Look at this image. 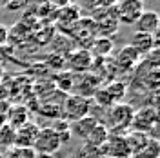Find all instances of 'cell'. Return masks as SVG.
<instances>
[{
	"mask_svg": "<svg viewBox=\"0 0 160 158\" xmlns=\"http://www.w3.org/2000/svg\"><path fill=\"white\" fill-rule=\"evenodd\" d=\"M133 113L135 109L131 107L129 104H115L113 107L108 109V118L104 122V126L108 127V131H113L120 136H124L128 133V129L131 127L133 122Z\"/></svg>",
	"mask_w": 160,
	"mask_h": 158,
	"instance_id": "1",
	"label": "cell"
},
{
	"mask_svg": "<svg viewBox=\"0 0 160 158\" xmlns=\"http://www.w3.org/2000/svg\"><path fill=\"white\" fill-rule=\"evenodd\" d=\"M157 126H158V113L155 107L146 106L133 113V122H131L133 131H138L149 136V133L157 131Z\"/></svg>",
	"mask_w": 160,
	"mask_h": 158,
	"instance_id": "2",
	"label": "cell"
},
{
	"mask_svg": "<svg viewBox=\"0 0 160 158\" xmlns=\"http://www.w3.org/2000/svg\"><path fill=\"white\" fill-rule=\"evenodd\" d=\"M62 111H64V118L68 122H77V120L89 115L91 98H84V96H78V95H69V96H66Z\"/></svg>",
	"mask_w": 160,
	"mask_h": 158,
	"instance_id": "3",
	"label": "cell"
},
{
	"mask_svg": "<svg viewBox=\"0 0 160 158\" xmlns=\"http://www.w3.org/2000/svg\"><path fill=\"white\" fill-rule=\"evenodd\" d=\"M62 147V142H60L58 135L53 131V127H40L38 136L35 140V153L37 155H55L58 149Z\"/></svg>",
	"mask_w": 160,
	"mask_h": 158,
	"instance_id": "4",
	"label": "cell"
},
{
	"mask_svg": "<svg viewBox=\"0 0 160 158\" xmlns=\"http://www.w3.org/2000/svg\"><path fill=\"white\" fill-rule=\"evenodd\" d=\"M111 9L115 11V17L118 22L122 24H135L138 17L144 11V4L138 2V0H124V2H118L117 6H111Z\"/></svg>",
	"mask_w": 160,
	"mask_h": 158,
	"instance_id": "5",
	"label": "cell"
},
{
	"mask_svg": "<svg viewBox=\"0 0 160 158\" xmlns=\"http://www.w3.org/2000/svg\"><path fill=\"white\" fill-rule=\"evenodd\" d=\"M102 156H109V158H131V153L128 149V144L124 136L120 135H109V138L106 140V144L100 147Z\"/></svg>",
	"mask_w": 160,
	"mask_h": 158,
	"instance_id": "6",
	"label": "cell"
},
{
	"mask_svg": "<svg viewBox=\"0 0 160 158\" xmlns=\"http://www.w3.org/2000/svg\"><path fill=\"white\" fill-rule=\"evenodd\" d=\"M158 26H160L158 13H157V11H151V9H144L142 15L138 17V20L135 22L137 33H144V35H151V37L157 35Z\"/></svg>",
	"mask_w": 160,
	"mask_h": 158,
	"instance_id": "7",
	"label": "cell"
},
{
	"mask_svg": "<svg viewBox=\"0 0 160 158\" xmlns=\"http://www.w3.org/2000/svg\"><path fill=\"white\" fill-rule=\"evenodd\" d=\"M38 131L40 127L35 122L24 124L22 127H18L15 131V146H18V147H33L35 140L38 136Z\"/></svg>",
	"mask_w": 160,
	"mask_h": 158,
	"instance_id": "8",
	"label": "cell"
},
{
	"mask_svg": "<svg viewBox=\"0 0 160 158\" xmlns=\"http://www.w3.org/2000/svg\"><path fill=\"white\" fill-rule=\"evenodd\" d=\"M68 64L75 73H86L93 66V55L88 49H77L75 53H69Z\"/></svg>",
	"mask_w": 160,
	"mask_h": 158,
	"instance_id": "9",
	"label": "cell"
},
{
	"mask_svg": "<svg viewBox=\"0 0 160 158\" xmlns=\"http://www.w3.org/2000/svg\"><path fill=\"white\" fill-rule=\"evenodd\" d=\"M98 124H100V120L97 118V116L88 115V116L77 120V122H71V124H69V131H71V135L75 133L77 136H80L82 140H86L88 136H89V133L97 127Z\"/></svg>",
	"mask_w": 160,
	"mask_h": 158,
	"instance_id": "10",
	"label": "cell"
},
{
	"mask_svg": "<svg viewBox=\"0 0 160 158\" xmlns=\"http://www.w3.org/2000/svg\"><path fill=\"white\" fill-rule=\"evenodd\" d=\"M133 49L137 51L138 55H149L151 51L157 47V38L151 35H144V33H135L131 37V44Z\"/></svg>",
	"mask_w": 160,
	"mask_h": 158,
	"instance_id": "11",
	"label": "cell"
},
{
	"mask_svg": "<svg viewBox=\"0 0 160 158\" xmlns=\"http://www.w3.org/2000/svg\"><path fill=\"white\" fill-rule=\"evenodd\" d=\"M149 138L151 136L144 135V133H138V131H128L124 135V140H126L128 149H129V153H131V158L135 156V155H138L140 151L148 146Z\"/></svg>",
	"mask_w": 160,
	"mask_h": 158,
	"instance_id": "12",
	"label": "cell"
},
{
	"mask_svg": "<svg viewBox=\"0 0 160 158\" xmlns=\"http://www.w3.org/2000/svg\"><path fill=\"white\" fill-rule=\"evenodd\" d=\"M6 116H8V126L17 131L18 127L29 122V111L24 106H15L9 113H6Z\"/></svg>",
	"mask_w": 160,
	"mask_h": 158,
	"instance_id": "13",
	"label": "cell"
},
{
	"mask_svg": "<svg viewBox=\"0 0 160 158\" xmlns=\"http://www.w3.org/2000/svg\"><path fill=\"white\" fill-rule=\"evenodd\" d=\"M138 58H140V55L133 49L131 46H124V47L118 51V55H117V66H118L122 71H128L138 62Z\"/></svg>",
	"mask_w": 160,
	"mask_h": 158,
	"instance_id": "14",
	"label": "cell"
},
{
	"mask_svg": "<svg viewBox=\"0 0 160 158\" xmlns=\"http://www.w3.org/2000/svg\"><path fill=\"white\" fill-rule=\"evenodd\" d=\"M108 138H109V131H108V127L100 122L98 126L89 133V136L84 140V142H86V144H91V146H95V147H102Z\"/></svg>",
	"mask_w": 160,
	"mask_h": 158,
	"instance_id": "15",
	"label": "cell"
},
{
	"mask_svg": "<svg viewBox=\"0 0 160 158\" xmlns=\"http://www.w3.org/2000/svg\"><path fill=\"white\" fill-rule=\"evenodd\" d=\"M102 89L108 93V96L111 98L113 104H120L124 100V96H126V93H128V87H126L124 82H111V84H108Z\"/></svg>",
	"mask_w": 160,
	"mask_h": 158,
	"instance_id": "16",
	"label": "cell"
},
{
	"mask_svg": "<svg viewBox=\"0 0 160 158\" xmlns=\"http://www.w3.org/2000/svg\"><path fill=\"white\" fill-rule=\"evenodd\" d=\"M111 49H113V40L109 37H102V38H93L91 42V55H97V57H106V55H109Z\"/></svg>",
	"mask_w": 160,
	"mask_h": 158,
	"instance_id": "17",
	"label": "cell"
},
{
	"mask_svg": "<svg viewBox=\"0 0 160 158\" xmlns=\"http://www.w3.org/2000/svg\"><path fill=\"white\" fill-rule=\"evenodd\" d=\"M8 31H9L8 40H13V42H17V44H22L24 40H28L31 37V27L26 26L24 22H17V24Z\"/></svg>",
	"mask_w": 160,
	"mask_h": 158,
	"instance_id": "18",
	"label": "cell"
},
{
	"mask_svg": "<svg viewBox=\"0 0 160 158\" xmlns=\"http://www.w3.org/2000/svg\"><path fill=\"white\" fill-rule=\"evenodd\" d=\"M58 22L60 24H66V22H69V24H77L80 20V11L77 6H68V7H64V9H60L58 13Z\"/></svg>",
	"mask_w": 160,
	"mask_h": 158,
	"instance_id": "19",
	"label": "cell"
},
{
	"mask_svg": "<svg viewBox=\"0 0 160 158\" xmlns=\"http://www.w3.org/2000/svg\"><path fill=\"white\" fill-rule=\"evenodd\" d=\"M37 153L33 147H18V146H13L6 151L4 158H35Z\"/></svg>",
	"mask_w": 160,
	"mask_h": 158,
	"instance_id": "20",
	"label": "cell"
},
{
	"mask_svg": "<svg viewBox=\"0 0 160 158\" xmlns=\"http://www.w3.org/2000/svg\"><path fill=\"white\" fill-rule=\"evenodd\" d=\"M158 153H160V144L157 138H149L148 146L140 151L138 155H135L133 158H158Z\"/></svg>",
	"mask_w": 160,
	"mask_h": 158,
	"instance_id": "21",
	"label": "cell"
},
{
	"mask_svg": "<svg viewBox=\"0 0 160 158\" xmlns=\"http://www.w3.org/2000/svg\"><path fill=\"white\" fill-rule=\"evenodd\" d=\"M13 146H15V129H11L9 126L0 127V147L8 151Z\"/></svg>",
	"mask_w": 160,
	"mask_h": 158,
	"instance_id": "22",
	"label": "cell"
},
{
	"mask_svg": "<svg viewBox=\"0 0 160 158\" xmlns=\"http://www.w3.org/2000/svg\"><path fill=\"white\" fill-rule=\"evenodd\" d=\"M77 158H102V151H100V147H95V146L84 142L77 151Z\"/></svg>",
	"mask_w": 160,
	"mask_h": 158,
	"instance_id": "23",
	"label": "cell"
},
{
	"mask_svg": "<svg viewBox=\"0 0 160 158\" xmlns=\"http://www.w3.org/2000/svg\"><path fill=\"white\" fill-rule=\"evenodd\" d=\"M91 102H97L98 106H102V107H106V109H109V107H113V106H115V104L111 102V98L108 96V93H106L102 87L97 89V93L93 95V100H91Z\"/></svg>",
	"mask_w": 160,
	"mask_h": 158,
	"instance_id": "24",
	"label": "cell"
},
{
	"mask_svg": "<svg viewBox=\"0 0 160 158\" xmlns=\"http://www.w3.org/2000/svg\"><path fill=\"white\" fill-rule=\"evenodd\" d=\"M8 37H9V31L4 24H0V49L8 44Z\"/></svg>",
	"mask_w": 160,
	"mask_h": 158,
	"instance_id": "25",
	"label": "cell"
},
{
	"mask_svg": "<svg viewBox=\"0 0 160 158\" xmlns=\"http://www.w3.org/2000/svg\"><path fill=\"white\" fill-rule=\"evenodd\" d=\"M6 7H8L9 11H17V9L28 7V4H26V2H9V4H6Z\"/></svg>",
	"mask_w": 160,
	"mask_h": 158,
	"instance_id": "26",
	"label": "cell"
},
{
	"mask_svg": "<svg viewBox=\"0 0 160 158\" xmlns=\"http://www.w3.org/2000/svg\"><path fill=\"white\" fill-rule=\"evenodd\" d=\"M2 75H4V67L0 66V78H2Z\"/></svg>",
	"mask_w": 160,
	"mask_h": 158,
	"instance_id": "27",
	"label": "cell"
},
{
	"mask_svg": "<svg viewBox=\"0 0 160 158\" xmlns=\"http://www.w3.org/2000/svg\"><path fill=\"white\" fill-rule=\"evenodd\" d=\"M0 158H4V155H2V153H0Z\"/></svg>",
	"mask_w": 160,
	"mask_h": 158,
	"instance_id": "28",
	"label": "cell"
},
{
	"mask_svg": "<svg viewBox=\"0 0 160 158\" xmlns=\"http://www.w3.org/2000/svg\"><path fill=\"white\" fill-rule=\"evenodd\" d=\"M102 158H109V156H102Z\"/></svg>",
	"mask_w": 160,
	"mask_h": 158,
	"instance_id": "29",
	"label": "cell"
}]
</instances>
